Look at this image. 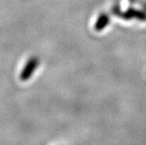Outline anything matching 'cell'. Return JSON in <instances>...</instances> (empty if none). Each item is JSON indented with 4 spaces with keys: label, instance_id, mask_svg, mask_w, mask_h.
Segmentation results:
<instances>
[{
    "label": "cell",
    "instance_id": "7a4b0ae2",
    "mask_svg": "<svg viewBox=\"0 0 146 145\" xmlns=\"http://www.w3.org/2000/svg\"><path fill=\"white\" fill-rule=\"evenodd\" d=\"M107 21H108L107 16H105V15L100 16L97 22H96V29H97V30L102 29L106 25V24H107Z\"/></svg>",
    "mask_w": 146,
    "mask_h": 145
},
{
    "label": "cell",
    "instance_id": "6da1fadb",
    "mask_svg": "<svg viewBox=\"0 0 146 145\" xmlns=\"http://www.w3.org/2000/svg\"><path fill=\"white\" fill-rule=\"evenodd\" d=\"M38 59L37 57H32L30 60L27 61V63L25 64V68H23L21 74H20V80L23 81H27L28 79L33 74L35 70L37 69L38 66Z\"/></svg>",
    "mask_w": 146,
    "mask_h": 145
}]
</instances>
